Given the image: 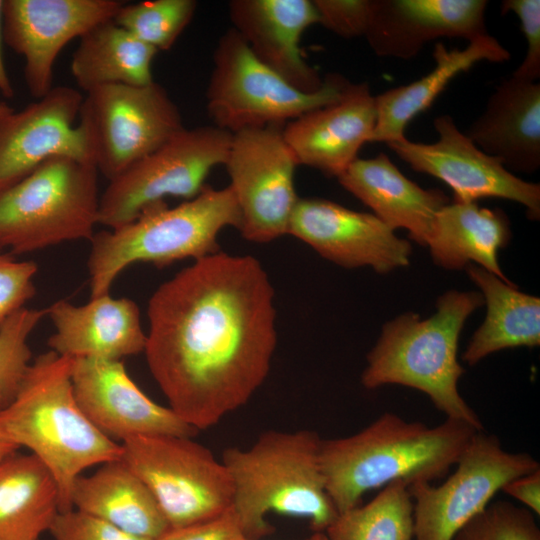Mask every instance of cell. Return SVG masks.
<instances>
[{"label":"cell","instance_id":"cell-12","mask_svg":"<svg viewBox=\"0 0 540 540\" xmlns=\"http://www.w3.org/2000/svg\"><path fill=\"white\" fill-rule=\"evenodd\" d=\"M440 485H408L413 500L414 540H451L511 480L540 469L528 453L504 450L498 437L477 431Z\"/></svg>","mask_w":540,"mask_h":540},{"label":"cell","instance_id":"cell-14","mask_svg":"<svg viewBox=\"0 0 540 540\" xmlns=\"http://www.w3.org/2000/svg\"><path fill=\"white\" fill-rule=\"evenodd\" d=\"M438 139L433 143L412 142L406 137L387 143L413 170L436 177L454 192V201L476 202L481 198H501L522 204L527 217L539 220L540 185L527 182L483 152L450 115L433 121Z\"/></svg>","mask_w":540,"mask_h":540},{"label":"cell","instance_id":"cell-43","mask_svg":"<svg viewBox=\"0 0 540 540\" xmlns=\"http://www.w3.org/2000/svg\"><path fill=\"white\" fill-rule=\"evenodd\" d=\"M310 540H327V537L324 532H315L310 538Z\"/></svg>","mask_w":540,"mask_h":540},{"label":"cell","instance_id":"cell-15","mask_svg":"<svg viewBox=\"0 0 540 540\" xmlns=\"http://www.w3.org/2000/svg\"><path fill=\"white\" fill-rule=\"evenodd\" d=\"M121 0H3L2 39L24 57V79L39 99L53 86L62 49L94 26L113 20Z\"/></svg>","mask_w":540,"mask_h":540},{"label":"cell","instance_id":"cell-23","mask_svg":"<svg viewBox=\"0 0 540 540\" xmlns=\"http://www.w3.org/2000/svg\"><path fill=\"white\" fill-rule=\"evenodd\" d=\"M467 137L510 172L532 174L540 167V84L511 75L487 100Z\"/></svg>","mask_w":540,"mask_h":540},{"label":"cell","instance_id":"cell-8","mask_svg":"<svg viewBox=\"0 0 540 540\" xmlns=\"http://www.w3.org/2000/svg\"><path fill=\"white\" fill-rule=\"evenodd\" d=\"M213 63L207 112L214 126L231 134L290 122L338 100L348 83L332 75L319 90L302 92L257 59L233 28L220 37Z\"/></svg>","mask_w":540,"mask_h":540},{"label":"cell","instance_id":"cell-7","mask_svg":"<svg viewBox=\"0 0 540 540\" xmlns=\"http://www.w3.org/2000/svg\"><path fill=\"white\" fill-rule=\"evenodd\" d=\"M98 171L91 162L54 156L0 192V247L26 253L90 239L98 224Z\"/></svg>","mask_w":540,"mask_h":540},{"label":"cell","instance_id":"cell-17","mask_svg":"<svg viewBox=\"0 0 540 540\" xmlns=\"http://www.w3.org/2000/svg\"><path fill=\"white\" fill-rule=\"evenodd\" d=\"M82 100L78 90L54 86L20 111L0 114V192L54 156L92 163L83 133L74 125Z\"/></svg>","mask_w":540,"mask_h":540},{"label":"cell","instance_id":"cell-24","mask_svg":"<svg viewBox=\"0 0 540 540\" xmlns=\"http://www.w3.org/2000/svg\"><path fill=\"white\" fill-rule=\"evenodd\" d=\"M337 179L387 226L406 229L421 246H427L437 213L450 203L442 190L424 189L405 177L384 153L357 158Z\"/></svg>","mask_w":540,"mask_h":540},{"label":"cell","instance_id":"cell-26","mask_svg":"<svg viewBox=\"0 0 540 540\" xmlns=\"http://www.w3.org/2000/svg\"><path fill=\"white\" fill-rule=\"evenodd\" d=\"M71 503L73 509L137 537L157 540L170 528L150 490L120 459L77 477Z\"/></svg>","mask_w":540,"mask_h":540},{"label":"cell","instance_id":"cell-44","mask_svg":"<svg viewBox=\"0 0 540 540\" xmlns=\"http://www.w3.org/2000/svg\"><path fill=\"white\" fill-rule=\"evenodd\" d=\"M12 107L10 105H8L7 102L5 101H0V114L4 113V112H7L8 110H10Z\"/></svg>","mask_w":540,"mask_h":540},{"label":"cell","instance_id":"cell-21","mask_svg":"<svg viewBox=\"0 0 540 540\" xmlns=\"http://www.w3.org/2000/svg\"><path fill=\"white\" fill-rule=\"evenodd\" d=\"M229 15L251 52L296 89L312 93L321 88L317 71L299 47L304 31L319 23L311 0H232Z\"/></svg>","mask_w":540,"mask_h":540},{"label":"cell","instance_id":"cell-13","mask_svg":"<svg viewBox=\"0 0 540 540\" xmlns=\"http://www.w3.org/2000/svg\"><path fill=\"white\" fill-rule=\"evenodd\" d=\"M282 130L266 126L233 133L224 164L240 212L238 230L256 243L288 233L299 199L294 185L298 164Z\"/></svg>","mask_w":540,"mask_h":540},{"label":"cell","instance_id":"cell-18","mask_svg":"<svg viewBox=\"0 0 540 540\" xmlns=\"http://www.w3.org/2000/svg\"><path fill=\"white\" fill-rule=\"evenodd\" d=\"M71 381L81 410L114 441L153 435L194 437L198 433L169 407L145 395L122 361L75 358Z\"/></svg>","mask_w":540,"mask_h":540},{"label":"cell","instance_id":"cell-20","mask_svg":"<svg viewBox=\"0 0 540 540\" xmlns=\"http://www.w3.org/2000/svg\"><path fill=\"white\" fill-rule=\"evenodd\" d=\"M486 0H372L364 37L375 54L410 59L437 38L484 36Z\"/></svg>","mask_w":540,"mask_h":540},{"label":"cell","instance_id":"cell-33","mask_svg":"<svg viewBox=\"0 0 540 540\" xmlns=\"http://www.w3.org/2000/svg\"><path fill=\"white\" fill-rule=\"evenodd\" d=\"M47 309L23 307L0 326V410L17 395L31 364L28 338Z\"/></svg>","mask_w":540,"mask_h":540},{"label":"cell","instance_id":"cell-10","mask_svg":"<svg viewBox=\"0 0 540 540\" xmlns=\"http://www.w3.org/2000/svg\"><path fill=\"white\" fill-rule=\"evenodd\" d=\"M78 120L91 161L108 181L185 128L177 105L155 81L86 92Z\"/></svg>","mask_w":540,"mask_h":540},{"label":"cell","instance_id":"cell-16","mask_svg":"<svg viewBox=\"0 0 540 540\" xmlns=\"http://www.w3.org/2000/svg\"><path fill=\"white\" fill-rule=\"evenodd\" d=\"M345 268L370 266L384 274L409 264L411 244L371 213L321 198H299L288 233Z\"/></svg>","mask_w":540,"mask_h":540},{"label":"cell","instance_id":"cell-1","mask_svg":"<svg viewBox=\"0 0 540 540\" xmlns=\"http://www.w3.org/2000/svg\"><path fill=\"white\" fill-rule=\"evenodd\" d=\"M144 353L169 408L197 431L246 404L277 344L274 289L258 259L218 251L148 301Z\"/></svg>","mask_w":540,"mask_h":540},{"label":"cell","instance_id":"cell-11","mask_svg":"<svg viewBox=\"0 0 540 540\" xmlns=\"http://www.w3.org/2000/svg\"><path fill=\"white\" fill-rule=\"evenodd\" d=\"M231 139L216 126L182 129L109 181L100 195L98 224L116 229L167 197L194 198L211 170L225 164Z\"/></svg>","mask_w":540,"mask_h":540},{"label":"cell","instance_id":"cell-5","mask_svg":"<svg viewBox=\"0 0 540 540\" xmlns=\"http://www.w3.org/2000/svg\"><path fill=\"white\" fill-rule=\"evenodd\" d=\"M483 305L480 292L450 290L438 298L432 316L422 320L406 312L385 323L367 355L362 385L375 389L398 384L419 390L446 418L483 430L479 416L459 392L465 370L457 359L462 328Z\"/></svg>","mask_w":540,"mask_h":540},{"label":"cell","instance_id":"cell-30","mask_svg":"<svg viewBox=\"0 0 540 540\" xmlns=\"http://www.w3.org/2000/svg\"><path fill=\"white\" fill-rule=\"evenodd\" d=\"M157 52L109 20L79 38L70 71L85 93L105 85L144 86L154 81L152 62Z\"/></svg>","mask_w":540,"mask_h":540},{"label":"cell","instance_id":"cell-39","mask_svg":"<svg viewBox=\"0 0 540 540\" xmlns=\"http://www.w3.org/2000/svg\"><path fill=\"white\" fill-rule=\"evenodd\" d=\"M243 537L231 507L215 518L180 528H169L157 540H240Z\"/></svg>","mask_w":540,"mask_h":540},{"label":"cell","instance_id":"cell-35","mask_svg":"<svg viewBox=\"0 0 540 540\" xmlns=\"http://www.w3.org/2000/svg\"><path fill=\"white\" fill-rule=\"evenodd\" d=\"M37 270L33 261H17L0 252V326L35 295L33 277Z\"/></svg>","mask_w":540,"mask_h":540},{"label":"cell","instance_id":"cell-3","mask_svg":"<svg viewBox=\"0 0 540 540\" xmlns=\"http://www.w3.org/2000/svg\"><path fill=\"white\" fill-rule=\"evenodd\" d=\"M72 363L52 350L39 355L13 401L0 410V437L26 447L49 469L58 484L60 512L73 509L72 486L84 470L119 460L122 452L78 405Z\"/></svg>","mask_w":540,"mask_h":540},{"label":"cell","instance_id":"cell-45","mask_svg":"<svg viewBox=\"0 0 540 540\" xmlns=\"http://www.w3.org/2000/svg\"><path fill=\"white\" fill-rule=\"evenodd\" d=\"M240 540H251V539H248V538L243 537V538H241ZM307 540H310V539H307Z\"/></svg>","mask_w":540,"mask_h":540},{"label":"cell","instance_id":"cell-27","mask_svg":"<svg viewBox=\"0 0 540 540\" xmlns=\"http://www.w3.org/2000/svg\"><path fill=\"white\" fill-rule=\"evenodd\" d=\"M511 236L504 211L482 208L476 202L453 201L437 213L427 246L434 263L444 269L461 270L473 263L512 283L498 260L499 250Z\"/></svg>","mask_w":540,"mask_h":540},{"label":"cell","instance_id":"cell-25","mask_svg":"<svg viewBox=\"0 0 540 540\" xmlns=\"http://www.w3.org/2000/svg\"><path fill=\"white\" fill-rule=\"evenodd\" d=\"M432 56L435 66L428 74L375 96L377 121L370 142L387 144L404 138L411 120L426 111L459 73L480 61L510 59L509 51L489 34L469 41L464 49L449 50L438 42Z\"/></svg>","mask_w":540,"mask_h":540},{"label":"cell","instance_id":"cell-41","mask_svg":"<svg viewBox=\"0 0 540 540\" xmlns=\"http://www.w3.org/2000/svg\"><path fill=\"white\" fill-rule=\"evenodd\" d=\"M2 4L3 0H0V93L5 98H12L14 96V88L12 85V82L9 78V75L7 73L3 54H2Z\"/></svg>","mask_w":540,"mask_h":540},{"label":"cell","instance_id":"cell-28","mask_svg":"<svg viewBox=\"0 0 540 540\" xmlns=\"http://www.w3.org/2000/svg\"><path fill=\"white\" fill-rule=\"evenodd\" d=\"M486 303V317L474 332L462 359L473 366L503 349L540 344V299L523 293L473 263L465 267Z\"/></svg>","mask_w":540,"mask_h":540},{"label":"cell","instance_id":"cell-38","mask_svg":"<svg viewBox=\"0 0 540 540\" xmlns=\"http://www.w3.org/2000/svg\"><path fill=\"white\" fill-rule=\"evenodd\" d=\"M501 12L517 16L527 45L526 55L513 75L536 81L540 77V1L504 0Z\"/></svg>","mask_w":540,"mask_h":540},{"label":"cell","instance_id":"cell-9","mask_svg":"<svg viewBox=\"0 0 540 540\" xmlns=\"http://www.w3.org/2000/svg\"><path fill=\"white\" fill-rule=\"evenodd\" d=\"M192 438L137 436L121 443L120 460L150 490L170 528L215 518L232 507L227 468Z\"/></svg>","mask_w":540,"mask_h":540},{"label":"cell","instance_id":"cell-19","mask_svg":"<svg viewBox=\"0 0 540 540\" xmlns=\"http://www.w3.org/2000/svg\"><path fill=\"white\" fill-rule=\"evenodd\" d=\"M377 121L367 83H350L338 100L288 122L283 137L298 165L338 177L370 142Z\"/></svg>","mask_w":540,"mask_h":540},{"label":"cell","instance_id":"cell-36","mask_svg":"<svg viewBox=\"0 0 540 540\" xmlns=\"http://www.w3.org/2000/svg\"><path fill=\"white\" fill-rule=\"evenodd\" d=\"M319 23L343 38L364 36L369 24L372 0H313Z\"/></svg>","mask_w":540,"mask_h":540},{"label":"cell","instance_id":"cell-2","mask_svg":"<svg viewBox=\"0 0 540 540\" xmlns=\"http://www.w3.org/2000/svg\"><path fill=\"white\" fill-rule=\"evenodd\" d=\"M480 431L454 419L434 427L384 413L348 437L321 439L326 490L338 512L360 504L372 489L401 480L407 485L443 478Z\"/></svg>","mask_w":540,"mask_h":540},{"label":"cell","instance_id":"cell-42","mask_svg":"<svg viewBox=\"0 0 540 540\" xmlns=\"http://www.w3.org/2000/svg\"><path fill=\"white\" fill-rule=\"evenodd\" d=\"M18 449L19 447H17L15 444L0 437V462L9 455L17 452Z\"/></svg>","mask_w":540,"mask_h":540},{"label":"cell","instance_id":"cell-31","mask_svg":"<svg viewBox=\"0 0 540 540\" xmlns=\"http://www.w3.org/2000/svg\"><path fill=\"white\" fill-rule=\"evenodd\" d=\"M327 540H413V500L408 485L396 480L370 502L338 514L325 530Z\"/></svg>","mask_w":540,"mask_h":540},{"label":"cell","instance_id":"cell-6","mask_svg":"<svg viewBox=\"0 0 540 540\" xmlns=\"http://www.w3.org/2000/svg\"><path fill=\"white\" fill-rule=\"evenodd\" d=\"M240 221L231 188L205 186L178 206L168 208L163 202L122 227L95 233L88 258L91 298L109 294L114 280L131 264L161 267L218 252L220 232L228 226L238 229Z\"/></svg>","mask_w":540,"mask_h":540},{"label":"cell","instance_id":"cell-40","mask_svg":"<svg viewBox=\"0 0 540 540\" xmlns=\"http://www.w3.org/2000/svg\"><path fill=\"white\" fill-rule=\"evenodd\" d=\"M501 491L523 503L534 514H540V469L511 480Z\"/></svg>","mask_w":540,"mask_h":540},{"label":"cell","instance_id":"cell-4","mask_svg":"<svg viewBox=\"0 0 540 540\" xmlns=\"http://www.w3.org/2000/svg\"><path fill=\"white\" fill-rule=\"evenodd\" d=\"M320 443L314 431L268 430L247 449L224 450L232 509L245 538L258 540L273 532L269 512L306 518L315 532H325L337 518L321 469Z\"/></svg>","mask_w":540,"mask_h":540},{"label":"cell","instance_id":"cell-29","mask_svg":"<svg viewBox=\"0 0 540 540\" xmlns=\"http://www.w3.org/2000/svg\"><path fill=\"white\" fill-rule=\"evenodd\" d=\"M60 512L58 484L32 453L0 462V540H38Z\"/></svg>","mask_w":540,"mask_h":540},{"label":"cell","instance_id":"cell-34","mask_svg":"<svg viewBox=\"0 0 540 540\" xmlns=\"http://www.w3.org/2000/svg\"><path fill=\"white\" fill-rule=\"evenodd\" d=\"M451 540H540L535 514L512 502H490Z\"/></svg>","mask_w":540,"mask_h":540},{"label":"cell","instance_id":"cell-32","mask_svg":"<svg viewBox=\"0 0 540 540\" xmlns=\"http://www.w3.org/2000/svg\"><path fill=\"white\" fill-rule=\"evenodd\" d=\"M194 0H147L120 7L113 21L157 51L169 50L191 22Z\"/></svg>","mask_w":540,"mask_h":540},{"label":"cell","instance_id":"cell-22","mask_svg":"<svg viewBox=\"0 0 540 540\" xmlns=\"http://www.w3.org/2000/svg\"><path fill=\"white\" fill-rule=\"evenodd\" d=\"M47 315L55 327L47 344L61 356L121 361L144 352L147 334L131 299L105 294L81 306L59 300Z\"/></svg>","mask_w":540,"mask_h":540},{"label":"cell","instance_id":"cell-37","mask_svg":"<svg viewBox=\"0 0 540 540\" xmlns=\"http://www.w3.org/2000/svg\"><path fill=\"white\" fill-rule=\"evenodd\" d=\"M49 532L54 540H149L76 509L59 512Z\"/></svg>","mask_w":540,"mask_h":540}]
</instances>
